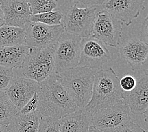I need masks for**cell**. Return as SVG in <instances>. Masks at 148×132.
<instances>
[{
	"label": "cell",
	"mask_w": 148,
	"mask_h": 132,
	"mask_svg": "<svg viewBox=\"0 0 148 132\" xmlns=\"http://www.w3.org/2000/svg\"><path fill=\"white\" fill-rule=\"evenodd\" d=\"M38 94V111L42 117L60 120L78 109L64 88L56 73L39 83Z\"/></svg>",
	"instance_id": "6da1fadb"
},
{
	"label": "cell",
	"mask_w": 148,
	"mask_h": 132,
	"mask_svg": "<svg viewBox=\"0 0 148 132\" xmlns=\"http://www.w3.org/2000/svg\"><path fill=\"white\" fill-rule=\"evenodd\" d=\"M56 10L62 13L65 32L86 38L92 36L93 23L101 9L96 0H68L58 1Z\"/></svg>",
	"instance_id": "7a4b0ae2"
},
{
	"label": "cell",
	"mask_w": 148,
	"mask_h": 132,
	"mask_svg": "<svg viewBox=\"0 0 148 132\" xmlns=\"http://www.w3.org/2000/svg\"><path fill=\"white\" fill-rule=\"evenodd\" d=\"M123 99L120 79L112 67L96 72L92 94L89 104L84 108L90 116Z\"/></svg>",
	"instance_id": "3957f363"
},
{
	"label": "cell",
	"mask_w": 148,
	"mask_h": 132,
	"mask_svg": "<svg viewBox=\"0 0 148 132\" xmlns=\"http://www.w3.org/2000/svg\"><path fill=\"white\" fill-rule=\"evenodd\" d=\"M96 72L77 66L58 74L64 88L78 108H84L91 99Z\"/></svg>",
	"instance_id": "277c9868"
},
{
	"label": "cell",
	"mask_w": 148,
	"mask_h": 132,
	"mask_svg": "<svg viewBox=\"0 0 148 132\" xmlns=\"http://www.w3.org/2000/svg\"><path fill=\"white\" fill-rule=\"evenodd\" d=\"M26 78L41 83L56 73L53 59V48H31L22 67Z\"/></svg>",
	"instance_id": "5b68a950"
},
{
	"label": "cell",
	"mask_w": 148,
	"mask_h": 132,
	"mask_svg": "<svg viewBox=\"0 0 148 132\" xmlns=\"http://www.w3.org/2000/svg\"><path fill=\"white\" fill-rule=\"evenodd\" d=\"M82 38L64 32L53 48V59L56 73H62L79 66Z\"/></svg>",
	"instance_id": "8992f818"
},
{
	"label": "cell",
	"mask_w": 148,
	"mask_h": 132,
	"mask_svg": "<svg viewBox=\"0 0 148 132\" xmlns=\"http://www.w3.org/2000/svg\"><path fill=\"white\" fill-rule=\"evenodd\" d=\"M90 126L103 132H112L129 123L131 112L124 99L90 116Z\"/></svg>",
	"instance_id": "52a82bcc"
},
{
	"label": "cell",
	"mask_w": 148,
	"mask_h": 132,
	"mask_svg": "<svg viewBox=\"0 0 148 132\" xmlns=\"http://www.w3.org/2000/svg\"><path fill=\"white\" fill-rule=\"evenodd\" d=\"M25 44L31 48H53L65 32L63 25L51 26L30 22L24 26Z\"/></svg>",
	"instance_id": "ba28073f"
},
{
	"label": "cell",
	"mask_w": 148,
	"mask_h": 132,
	"mask_svg": "<svg viewBox=\"0 0 148 132\" xmlns=\"http://www.w3.org/2000/svg\"><path fill=\"white\" fill-rule=\"evenodd\" d=\"M122 32V22L105 10L97 12L93 23L92 38L116 48L120 45Z\"/></svg>",
	"instance_id": "9c48e42d"
},
{
	"label": "cell",
	"mask_w": 148,
	"mask_h": 132,
	"mask_svg": "<svg viewBox=\"0 0 148 132\" xmlns=\"http://www.w3.org/2000/svg\"><path fill=\"white\" fill-rule=\"evenodd\" d=\"M105 43L96 38H82L79 66L95 71L103 69L108 63L112 55Z\"/></svg>",
	"instance_id": "30bf717a"
},
{
	"label": "cell",
	"mask_w": 148,
	"mask_h": 132,
	"mask_svg": "<svg viewBox=\"0 0 148 132\" xmlns=\"http://www.w3.org/2000/svg\"><path fill=\"white\" fill-rule=\"evenodd\" d=\"M101 10L109 13L127 26L132 23L145 9L142 0H96Z\"/></svg>",
	"instance_id": "8fae6325"
},
{
	"label": "cell",
	"mask_w": 148,
	"mask_h": 132,
	"mask_svg": "<svg viewBox=\"0 0 148 132\" xmlns=\"http://www.w3.org/2000/svg\"><path fill=\"white\" fill-rule=\"evenodd\" d=\"M39 89L38 82L25 77H16L13 79L5 93L19 112Z\"/></svg>",
	"instance_id": "7c38bea8"
},
{
	"label": "cell",
	"mask_w": 148,
	"mask_h": 132,
	"mask_svg": "<svg viewBox=\"0 0 148 132\" xmlns=\"http://www.w3.org/2000/svg\"><path fill=\"white\" fill-rule=\"evenodd\" d=\"M0 5L4 15L5 25L23 28L30 22L32 13L29 1L1 0Z\"/></svg>",
	"instance_id": "4fadbf2b"
},
{
	"label": "cell",
	"mask_w": 148,
	"mask_h": 132,
	"mask_svg": "<svg viewBox=\"0 0 148 132\" xmlns=\"http://www.w3.org/2000/svg\"><path fill=\"white\" fill-rule=\"evenodd\" d=\"M120 55L134 71H139L148 55V45L139 38L126 39L119 45Z\"/></svg>",
	"instance_id": "5bb4252c"
},
{
	"label": "cell",
	"mask_w": 148,
	"mask_h": 132,
	"mask_svg": "<svg viewBox=\"0 0 148 132\" xmlns=\"http://www.w3.org/2000/svg\"><path fill=\"white\" fill-rule=\"evenodd\" d=\"M123 99L131 113L143 115L148 109V77L141 74L137 78L135 88L130 92H123Z\"/></svg>",
	"instance_id": "9a60e30c"
},
{
	"label": "cell",
	"mask_w": 148,
	"mask_h": 132,
	"mask_svg": "<svg viewBox=\"0 0 148 132\" xmlns=\"http://www.w3.org/2000/svg\"><path fill=\"white\" fill-rule=\"evenodd\" d=\"M90 126V116L84 108H78L59 120L60 132H88Z\"/></svg>",
	"instance_id": "2e32d148"
},
{
	"label": "cell",
	"mask_w": 148,
	"mask_h": 132,
	"mask_svg": "<svg viewBox=\"0 0 148 132\" xmlns=\"http://www.w3.org/2000/svg\"><path fill=\"white\" fill-rule=\"evenodd\" d=\"M31 49L25 44L1 47L0 48V66L12 69L22 68Z\"/></svg>",
	"instance_id": "e0dca14e"
},
{
	"label": "cell",
	"mask_w": 148,
	"mask_h": 132,
	"mask_svg": "<svg viewBox=\"0 0 148 132\" xmlns=\"http://www.w3.org/2000/svg\"><path fill=\"white\" fill-rule=\"evenodd\" d=\"M41 117L38 111L29 114L18 113L8 126V132H38Z\"/></svg>",
	"instance_id": "ac0fdd59"
},
{
	"label": "cell",
	"mask_w": 148,
	"mask_h": 132,
	"mask_svg": "<svg viewBox=\"0 0 148 132\" xmlns=\"http://www.w3.org/2000/svg\"><path fill=\"white\" fill-rule=\"evenodd\" d=\"M25 38L24 28L6 25L0 28V48L23 45L25 44Z\"/></svg>",
	"instance_id": "d6986e66"
},
{
	"label": "cell",
	"mask_w": 148,
	"mask_h": 132,
	"mask_svg": "<svg viewBox=\"0 0 148 132\" xmlns=\"http://www.w3.org/2000/svg\"><path fill=\"white\" fill-rule=\"evenodd\" d=\"M18 113L5 91H0V124L8 126Z\"/></svg>",
	"instance_id": "ffe728a7"
},
{
	"label": "cell",
	"mask_w": 148,
	"mask_h": 132,
	"mask_svg": "<svg viewBox=\"0 0 148 132\" xmlns=\"http://www.w3.org/2000/svg\"><path fill=\"white\" fill-rule=\"evenodd\" d=\"M62 13L58 10H55V11L41 13V14L31 15L30 17V22L41 23L45 25L55 26L62 25Z\"/></svg>",
	"instance_id": "44dd1931"
},
{
	"label": "cell",
	"mask_w": 148,
	"mask_h": 132,
	"mask_svg": "<svg viewBox=\"0 0 148 132\" xmlns=\"http://www.w3.org/2000/svg\"><path fill=\"white\" fill-rule=\"evenodd\" d=\"M32 15L55 11L58 6L57 0H30L29 1Z\"/></svg>",
	"instance_id": "7402d4cb"
},
{
	"label": "cell",
	"mask_w": 148,
	"mask_h": 132,
	"mask_svg": "<svg viewBox=\"0 0 148 132\" xmlns=\"http://www.w3.org/2000/svg\"><path fill=\"white\" fill-rule=\"evenodd\" d=\"M38 132H60L59 120L53 117H41Z\"/></svg>",
	"instance_id": "603a6c76"
},
{
	"label": "cell",
	"mask_w": 148,
	"mask_h": 132,
	"mask_svg": "<svg viewBox=\"0 0 148 132\" xmlns=\"http://www.w3.org/2000/svg\"><path fill=\"white\" fill-rule=\"evenodd\" d=\"M13 78L12 69L0 66V91H5Z\"/></svg>",
	"instance_id": "cb8c5ba5"
},
{
	"label": "cell",
	"mask_w": 148,
	"mask_h": 132,
	"mask_svg": "<svg viewBox=\"0 0 148 132\" xmlns=\"http://www.w3.org/2000/svg\"><path fill=\"white\" fill-rule=\"evenodd\" d=\"M137 78L133 75L127 74L120 79V86L123 92H130L135 88Z\"/></svg>",
	"instance_id": "d4e9b609"
},
{
	"label": "cell",
	"mask_w": 148,
	"mask_h": 132,
	"mask_svg": "<svg viewBox=\"0 0 148 132\" xmlns=\"http://www.w3.org/2000/svg\"><path fill=\"white\" fill-rule=\"evenodd\" d=\"M38 92H36L31 98V99L25 105L24 107L18 113L22 114H29L35 113L38 111Z\"/></svg>",
	"instance_id": "484cf974"
},
{
	"label": "cell",
	"mask_w": 148,
	"mask_h": 132,
	"mask_svg": "<svg viewBox=\"0 0 148 132\" xmlns=\"http://www.w3.org/2000/svg\"><path fill=\"white\" fill-rule=\"evenodd\" d=\"M112 132H146V131L139 124L134 122L130 121L129 123L119 128Z\"/></svg>",
	"instance_id": "4316f807"
},
{
	"label": "cell",
	"mask_w": 148,
	"mask_h": 132,
	"mask_svg": "<svg viewBox=\"0 0 148 132\" xmlns=\"http://www.w3.org/2000/svg\"><path fill=\"white\" fill-rule=\"evenodd\" d=\"M140 39L148 45V13L142 23Z\"/></svg>",
	"instance_id": "83f0119b"
},
{
	"label": "cell",
	"mask_w": 148,
	"mask_h": 132,
	"mask_svg": "<svg viewBox=\"0 0 148 132\" xmlns=\"http://www.w3.org/2000/svg\"><path fill=\"white\" fill-rule=\"evenodd\" d=\"M140 70L143 71L144 75L148 77V55L146 57L145 61H144V62Z\"/></svg>",
	"instance_id": "f1b7e54d"
},
{
	"label": "cell",
	"mask_w": 148,
	"mask_h": 132,
	"mask_svg": "<svg viewBox=\"0 0 148 132\" xmlns=\"http://www.w3.org/2000/svg\"><path fill=\"white\" fill-rule=\"evenodd\" d=\"M5 25V22L4 15H3V12L1 8V5H0V28Z\"/></svg>",
	"instance_id": "f546056e"
},
{
	"label": "cell",
	"mask_w": 148,
	"mask_h": 132,
	"mask_svg": "<svg viewBox=\"0 0 148 132\" xmlns=\"http://www.w3.org/2000/svg\"><path fill=\"white\" fill-rule=\"evenodd\" d=\"M88 132H103L102 131L99 130V129H97L96 127L93 126H90Z\"/></svg>",
	"instance_id": "4dcf8cb0"
},
{
	"label": "cell",
	"mask_w": 148,
	"mask_h": 132,
	"mask_svg": "<svg viewBox=\"0 0 148 132\" xmlns=\"http://www.w3.org/2000/svg\"><path fill=\"white\" fill-rule=\"evenodd\" d=\"M0 132H8V126L0 124Z\"/></svg>",
	"instance_id": "1f68e13d"
},
{
	"label": "cell",
	"mask_w": 148,
	"mask_h": 132,
	"mask_svg": "<svg viewBox=\"0 0 148 132\" xmlns=\"http://www.w3.org/2000/svg\"><path fill=\"white\" fill-rule=\"evenodd\" d=\"M143 115L144 116V121H145L146 123L148 124V109L146 111V112L144 113Z\"/></svg>",
	"instance_id": "d6a6232c"
},
{
	"label": "cell",
	"mask_w": 148,
	"mask_h": 132,
	"mask_svg": "<svg viewBox=\"0 0 148 132\" xmlns=\"http://www.w3.org/2000/svg\"><path fill=\"white\" fill-rule=\"evenodd\" d=\"M146 132H148V130H147V131H146Z\"/></svg>",
	"instance_id": "836d02e7"
}]
</instances>
